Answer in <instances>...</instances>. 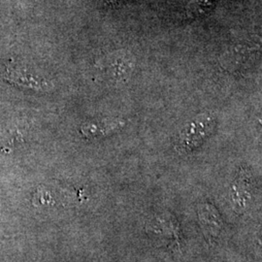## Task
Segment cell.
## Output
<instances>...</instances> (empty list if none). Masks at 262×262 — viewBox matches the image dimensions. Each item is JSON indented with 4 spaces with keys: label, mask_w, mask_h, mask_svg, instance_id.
I'll list each match as a JSON object with an SVG mask.
<instances>
[{
    "label": "cell",
    "mask_w": 262,
    "mask_h": 262,
    "mask_svg": "<svg viewBox=\"0 0 262 262\" xmlns=\"http://www.w3.org/2000/svg\"><path fill=\"white\" fill-rule=\"evenodd\" d=\"M215 125V119L213 115H203L188 123L180 134L179 150L187 151L196 148L213 131Z\"/></svg>",
    "instance_id": "6da1fadb"
},
{
    "label": "cell",
    "mask_w": 262,
    "mask_h": 262,
    "mask_svg": "<svg viewBox=\"0 0 262 262\" xmlns=\"http://www.w3.org/2000/svg\"><path fill=\"white\" fill-rule=\"evenodd\" d=\"M5 79L11 84L28 88L37 92H48L53 88V85L48 83L47 81L36 79L34 76L18 68H7L5 72Z\"/></svg>",
    "instance_id": "7a4b0ae2"
},
{
    "label": "cell",
    "mask_w": 262,
    "mask_h": 262,
    "mask_svg": "<svg viewBox=\"0 0 262 262\" xmlns=\"http://www.w3.org/2000/svg\"><path fill=\"white\" fill-rule=\"evenodd\" d=\"M124 124L123 120L119 119H108L101 122L85 123L82 127V133L86 137H100L121 129Z\"/></svg>",
    "instance_id": "3957f363"
},
{
    "label": "cell",
    "mask_w": 262,
    "mask_h": 262,
    "mask_svg": "<svg viewBox=\"0 0 262 262\" xmlns=\"http://www.w3.org/2000/svg\"><path fill=\"white\" fill-rule=\"evenodd\" d=\"M199 216L202 225H204L207 237L208 238L216 237L223 227V222L221 216L214 209V207L208 206V205L200 207Z\"/></svg>",
    "instance_id": "277c9868"
},
{
    "label": "cell",
    "mask_w": 262,
    "mask_h": 262,
    "mask_svg": "<svg viewBox=\"0 0 262 262\" xmlns=\"http://www.w3.org/2000/svg\"><path fill=\"white\" fill-rule=\"evenodd\" d=\"M249 186L246 184L245 179L241 178L236 181L232 191V201L234 203V209L238 212H244L247 203L250 200Z\"/></svg>",
    "instance_id": "5b68a950"
},
{
    "label": "cell",
    "mask_w": 262,
    "mask_h": 262,
    "mask_svg": "<svg viewBox=\"0 0 262 262\" xmlns=\"http://www.w3.org/2000/svg\"><path fill=\"white\" fill-rule=\"evenodd\" d=\"M219 0H191L187 6V18L195 19L205 16L215 7Z\"/></svg>",
    "instance_id": "8992f818"
}]
</instances>
